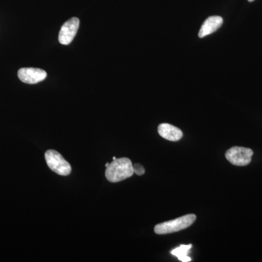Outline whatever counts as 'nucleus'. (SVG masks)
<instances>
[{
    "instance_id": "f257e3e1",
    "label": "nucleus",
    "mask_w": 262,
    "mask_h": 262,
    "mask_svg": "<svg viewBox=\"0 0 262 262\" xmlns=\"http://www.w3.org/2000/svg\"><path fill=\"white\" fill-rule=\"evenodd\" d=\"M105 176L108 182L117 183L130 178L134 173V165L127 158L114 160L106 168Z\"/></svg>"
},
{
    "instance_id": "f03ea898",
    "label": "nucleus",
    "mask_w": 262,
    "mask_h": 262,
    "mask_svg": "<svg viewBox=\"0 0 262 262\" xmlns=\"http://www.w3.org/2000/svg\"><path fill=\"white\" fill-rule=\"evenodd\" d=\"M196 218L194 214H188L174 220L158 224L155 227V232L158 234H166L179 232L190 227L195 222Z\"/></svg>"
},
{
    "instance_id": "7ed1b4c3",
    "label": "nucleus",
    "mask_w": 262,
    "mask_h": 262,
    "mask_svg": "<svg viewBox=\"0 0 262 262\" xmlns=\"http://www.w3.org/2000/svg\"><path fill=\"white\" fill-rule=\"evenodd\" d=\"M45 158L48 167L55 173L61 176H68L71 173L72 167L70 164L58 151L53 149L48 150Z\"/></svg>"
},
{
    "instance_id": "20e7f679",
    "label": "nucleus",
    "mask_w": 262,
    "mask_h": 262,
    "mask_svg": "<svg viewBox=\"0 0 262 262\" xmlns=\"http://www.w3.org/2000/svg\"><path fill=\"white\" fill-rule=\"evenodd\" d=\"M253 155V150L249 148L233 146L227 150L225 157L232 165L236 166H246L251 163Z\"/></svg>"
},
{
    "instance_id": "39448f33",
    "label": "nucleus",
    "mask_w": 262,
    "mask_h": 262,
    "mask_svg": "<svg viewBox=\"0 0 262 262\" xmlns=\"http://www.w3.org/2000/svg\"><path fill=\"white\" fill-rule=\"evenodd\" d=\"M80 27V20L77 18H72L67 20L61 27L58 35L59 42L64 46L70 45L73 40Z\"/></svg>"
},
{
    "instance_id": "423d86ee",
    "label": "nucleus",
    "mask_w": 262,
    "mask_h": 262,
    "mask_svg": "<svg viewBox=\"0 0 262 262\" xmlns=\"http://www.w3.org/2000/svg\"><path fill=\"white\" fill-rule=\"evenodd\" d=\"M18 78L27 84H37L46 80L47 72L37 68H22L18 70Z\"/></svg>"
},
{
    "instance_id": "0eeeda50",
    "label": "nucleus",
    "mask_w": 262,
    "mask_h": 262,
    "mask_svg": "<svg viewBox=\"0 0 262 262\" xmlns=\"http://www.w3.org/2000/svg\"><path fill=\"white\" fill-rule=\"evenodd\" d=\"M158 134L163 139L170 141H178L183 137L180 129L168 123L160 124L158 126Z\"/></svg>"
},
{
    "instance_id": "6e6552de",
    "label": "nucleus",
    "mask_w": 262,
    "mask_h": 262,
    "mask_svg": "<svg viewBox=\"0 0 262 262\" xmlns=\"http://www.w3.org/2000/svg\"><path fill=\"white\" fill-rule=\"evenodd\" d=\"M222 24H223V18L222 17H209L202 25L198 36L200 38H203L206 37L207 35L213 34L222 27Z\"/></svg>"
},
{
    "instance_id": "1a4fd4ad",
    "label": "nucleus",
    "mask_w": 262,
    "mask_h": 262,
    "mask_svg": "<svg viewBox=\"0 0 262 262\" xmlns=\"http://www.w3.org/2000/svg\"><path fill=\"white\" fill-rule=\"evenodd\" d=\"M192 247V244L181 245L178 248H174L170 251V253L173 256H177L179 261L182 262H189L192 261L190 257L188 256L189 250Z\"/></svg>"
},
{
    "instance_id": "9d476101",
    "label": "nucleus",
    "mask_w": 262,
    "mask_h": 262,
    "mask_svg": "<svg viewBox=\"0 0 262 262\" xmlns=\"http://www.w3.org/2000/svg\"><path fill=\"white\" fill-rule=\"evenodd\" d=\"M134 173L138 176H141L145 173V169L140 164H135L134 165Z\"/></svg>"
},
{
    "instance_id": "9b49d317",
    "label": "nucleus",
    "mask_w": 262,
    "mask_h": 262,
    "mask_svg": "<svg viewBox=\"0 0 262 262\" xmlns=\"http://www.w3.org/2000/svg\"><path fill=\"white\" fill-rule=\"evenodd\" d=\"M108 165H110V163H106V165H105V167H106V168H107V167L108 166Z\"/></svg>"
},
{
    "instance_id": "f8f14e48",
    "label": "nucleus",
    "mask_w": 262,
    "mask_h": 262,
    "mask_svg": "<svg viewBox=\"0 0 262 262\" xmlns=\"http://www.w3.org/2000/svg\"><path fill=\"white\" fill-rule=\"evenodd\" d=\"M248 2H250V3H251V2L254 1V0H248Z\"/></svg>"
},
{
    "instance_id": "ddd939ff",
    "label": "nucleus",
    "mask_w": 262,
    "mask_h": 262,
    "mask_svg": "<svg viewBox=\"0 0 262 262\" xmlns=\"http://www.w3.org/2000/svg\"><path fill=\"white\" fill-rule=\"evenodd\" d=\"M115 159H117L116 157H113V160Z\"/></svg>"
}]
</instances>
